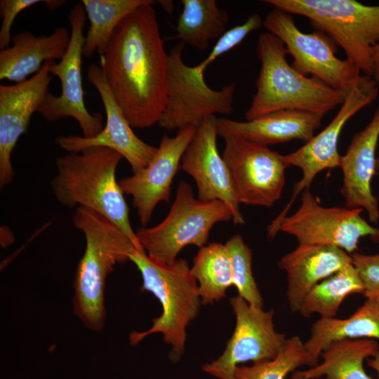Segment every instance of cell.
I'll use <instances>...</instances> for the list:
<instances>
[{
  "label": "cell",
  "mask_w": 379,
  "mask_h": 379,
  "mask_svg": "<svg viewBox=\"0 0 379 379\" xmlns=\"http://www.w3.org/2000/svg\"><path fill=\"white\" fill-rule=\"evenodd\" d=\"M232 271V286L239 296L251 305L263 308V298L252 272V252L241 234L231 237L225 244Z\"/></svg>",
  "instance_id": "cell-30"
},
{
  "label": "cell",
  "mask_w": 379,
  "mask_h": 379,
  "mask_svg": "<svg viewBox=\"0 0 379 379\" xmlns=\"http://www.w3.org/2000/svg\"><path fill=\"white\" fill-rule=\"evenodd\" d=\"M45 2L40 0H1L0 15L2 23L0 29V48L4 50L10 46L12 36L11 30L13 23L18 15L23 10L39 3Z\"/></svg>",
  "instance_id": "cell-33"
},
{
  "label": "cell",
  "mask_w": 379,
  "mask_h": 379,
  "mask_svg": "<svg viewBox=\"0 0 379 379\" xmlns=\"http://www.w3.org/2000/svg\"><path fill=\"white\" fill-rule=\"evenodd\" d=\"M70 33L63 27L50 35L36 36L22 31L12 36L13 45L0 52V79L17 83L38 72L45 62L61 60L70 41Z\"/></svg>",
  "instance_id": "cell-22"
},
{
  "label": "cell",
  "mask_w": 379,
  "mask_h": 379,
  "mask_svg": "<svg viewBox=\"0 0 379 379\" xmlns=\"http://www.w3.org/2000/svg\"><path fill=\"white\" fill-rule=\"evenodd\" d=\"M65 3L64 1L58 0H46L45 4L48 9H56Z\"/></svg>",
  "instance_id": "cell-37"
},
{
  "label": "cell",
  "mask_w": 379,
  "mask_h": 379,
  "mask_svg": "<svg viewBox=\"0 0 379 379\" xmlns=\"http://www.w3.org/2000/svg\"><path fill=\"white\" fill-rule=\"evenodd\" d=\"M362 208L324 207L310 190L302 192L300 205L281 222L279 231L295 237L299 244L331 246L348 253L358 249L359 239L379 242V228L361 216Z\"/></svg>",
  "instance_id": "cell-11"
},
{
  "label": "cell",
  "mask_w": 379,
  "mask_h": 379,
  "mask_svg": "<svg viewBox=\"0 0 379 379\" xmlns=\"http://www.w3.org/2000/svg\"><path fill=\"white\" fill-rule=\"evenodd\" d=\"M379 352L373 339H343L330 343L321 353L323 361L307 371H295L291 379H373L364 361Z\"/></svg>",
  "instance_id": "cell-24"
},
{
  "label": "cell",
  "mask_w": 379,
  "mask_h": 379,
  "mask_svg": "<svg viewBox=\"0 0 379 379\" xmlns=\"http://www.w3.org/2000/svg\"><path fill=\"white\" fill-rule=\"evenodd\" d=\"M159 4L163 6L167 12H171L173 10V2L171 1H159Z\"/></svg>",
  "instance_id": "cell-38"
},
{
  "label": "cell",
  "mask_w": 379,
  "mask_h": 379,
  "mask_svg": "<svg viewBox=\"0 0 379 379\" xmlns=\"http://www.w3.org/2000/svg\"><path fill=\"white\" fill-rule=\"evenodd\" d=\"M230 302L236 317L233 334L222 354L202 366L203 371L218 379H237L234 371L241 363L275 358L287 339L275 329L274 310L265 311L239 295L231 298Z\"/></svg>",
  "instance_id": "cell-14"
},
{
  "label": "cell",
  "mask_w": 379,
  "mask_h": 379,
  "mask_svg": "<svg viewBox=\"0 0 379 379\" xmlns=\"http://www.w3.org/2000/svg\"><path fill=\"white\" fill-rule=\"evenodd\" d=\"M256 53L260 69L255 81V93L245 113L246 121L284 109L324 117L343 102L346 93L295 69L287 60L284 43L275 35L268 32L260 34Z\"/></svg>",
  "instance_id": "cell-4"
},
{
  "label": "cell",
  "mask_w": 379,
  "mask_h": 379,
  "mask_svg": "<svg viewBox=\"0 0 379 379\" xmlns=\"http://www.w3.org/2000/svg\"><path fill=\"white\" fill-rule=\"evenodd\" d=\"M273 8L308 18L339 45L346 59L371 77L372 47L379 42V5L355 0H264Z\"/></svg>",
  "instance_id": "cell-6"
},
{
  "label": "cell",
  "mask_w": 379,
  "mask_h": 379,
  "mask_svg": "<svg viewBox=\"0 0 379 379\" xmlns=\"http://www.w3.org/2000/svg\"><path fill=\"white\" fill-rule=\"evenodd\" d=\"M184 46L185 44L178 43L168 53L166 100L158 122L168 130L197 127L208 116L229 114L234 110L236 83L220 90L210 88L204 75L182 60Z\"/></svg>",
  "instance_id": "cell-9"
},
{
  "label": "cell",
  "mask_w": 379,
  "mask_h": 379,
  "mask_svg": "<svg viewBox=\"0 0 379 379\" xmlns=\"http://www.w3.org/2000/svg\"><path fill=\"white\" fill-rule=\"evenodd\" d=\"M323 117L321 114L305 111L284 109L251 121L217 118L216 130L218 135L221 137L235 135L267 146L293 140L306 143L321 126Z\"/></svg>",
  "instance_id": "cell-21"
},
{
  "label": "cell",
  "mask_w": 379,
  "mask_h": 379,
  "mask_svg": "<svg viewBox=\"0 0 379 379\" xmlns=\"http://www.w3.org/2000/svg\"><path fill=\"white\" fill-rule=\"evenodd\" d=\"M263 26V20L258 13L251 14L246 21L227 30L217 41L208 56L199 65L195 70L204 75L205 70L218 57L239 45L251 32Z\"/></svg>",
  "instance_id": "cell-31"
},
{
  "label": "cell",
  "mask_w": 379,
  "mask_h": 379,
  "mask_svg": "<svg viewBox=\"0 0 379 379\" xmlns=\"http://www.w3.org/2000/svg\"><path fill=\"white\" fill-rule=\"evenodd\" d=\"M231 219L232 213L223 202L196 199L192 187L181 181L166 217L154 227L139 229L135 234L151 260L170 266L184 247L206 246L214 225Z\"/></svg>",
  "instance_id": "cell-7"
},
{
  "label": "cell",
  "mask_w": 379,
  "mask_h": 379,
  "mask_svg": "<svg viewBox=\"0 0 379 379\" xmlns=\"http://www.w3.org/2000/svg\"><path fill=\"white\" fill-rule=\"evenodd\" d=\"M343 339L379 340V298H366L363 305L346 319L321 318L312 326L304 343L310 366L318 364L321 353L331 343Z\"/></svg>",
  "instance_id": "cell-23"
},
{
  "label": "cell",
  "mask_w": 379,
  "mask_h": 379,
  "mask_svg": "<svg viewBox=\"0 0 379 379\" xmlns=\"http://www.w3.org/2000/svg\"><path fill=\"white\" fill-rule=\"evenodd\" d=\"M215 115L205 117L197 127L182 155L180 168L195 181L199 199L220 201L230 210L234 225L245 223L230 170L218 152Z\"/></svg>",
  "instance_id": "cell-16"
},
{
  "label": "cell",
  "mask_w": 379,
  "mask_h": 379,
  "mask_svg": "<svg viewBox=\"0 0 379 379\" xmlns=\"http://www.w3.org/2000/svg\"><path fill=\"white\" fill-rule=\"evenodd\" d=\"M368 366L374 369L377 373L379 379V352L373 357L367 359Z\"/></svg>",
  "instance_id": "cell-36"
},
{
  "label": "cell",
  "mask_w": 379,
  "mask_h": 379,
  "mask_svg": "<svg viewBox=\"0 0 379 379\" xmlns=\"http://www.w3.org/2000/svg\"><path fill=\"white\" fill-rule=\"evenodd\" d=\"M122 159L117 151L104 147H91L60 157L51 190L63 206H81L106 217L139 251H145L131 225L129 208L117 180V169Z\"/></svg>",
  "instance_id": "cell-2"
},
{
  "label": "cell",
  "mask_w": 379,
  "mask_h": 379,
  "mask_svg": "<svg viewBox=\"0 0 379 379\" xmlns=\"http://www.w3.org/2000/svg\"><path fill=\"white\" fill-rule=\"evenodd\" d=\"M352 263L350 254L331 246L299 244L284 255L278 265L287 274V300L291 312L299 311L305 295L318 283Z\"/></svg>",
  "instance_id": "cell-20"
},
{
  "label": "cell",
  "mask_w": 379,
  "mask_h": 379,
  "mask_svg": "<svg viewBox=\"0 0 379 379\" xmlns=\"http://www.w3.org/2000/svg\"><path fill=\"white\" fill-rule=\"evenodd\" d=\"M362 280L350 263L314 286L302 301L298 312L305 318L318 314L321 318H333L344 299L350 294L364 293Z\"/></svg>",
  "instance_id": "cell-26"
},
{
  "label": "cell",
  "mask_w": 379,
  "mask_h": 379,
  "mask_svg": "<svg viewBox=\"0 0 379 379\" xmlns=\"http://www.w3.org/2000/svg\"><path fill=\"white\" fill-rule=\"evenodd\" d=\"M379 87L371 77L362 75L358 83L346 93L345 100L331 121L318 134L295 151L284 155L287 166H295L302 171L301 179L295 183L290 201L274 219L279 225L304 190H310L316 175L324 169L340 167L341 155L338 144L340 133L346 123L363 108L376 100Z\"/></svg>",
  "instance_id": "cell-10"
},
{
  "label": "cell",
  "mask_w": 379,
  "mask_h": 379,
  "mask_svg": "<svg viewBox=\"0 0 379 379\" xmlns=\"http://www.w3.org/2000/svg\"><path fill=\"white\" fill-rule=\"evenodd\" d=\"M303 366H310V357L300 338L294 335L286 339L275 358L251 366H237L234 375L237 379H284L289 373Z\"/></svg>",
  "instance_id": "cell-29"
},
{
  "label": "cell",
  "mask_w": 379,
  "mask_h": 379,
  "mask_svg": "<svg viewBox=\"0 0 379 379\" xmlns=\"http://www.w3.org/2000/svg\"><path fill=\"white\" fill-rule=\"evenodd\" d=\"M151 0H82L90 27L85 36L83 55L105 52L117 25L128 14Z\"/></svg>",
  "instance_id": "cell-28"
},
{
  "label": "cell",
  "mask_w": 379,
  "mask_h": 379,
  "mask_svg": "<svg viewBox=\"0 0 379 379\" xmlns=\"http://www.w3.org/2000/svg\"><path fill=\"white\" fill-rule=\"evenodd\" d=\"M350 255L352 264L362 280L364 295L379 298V253L366 255L355 252Z\"/></svg>",
  "instance_id": "cell-32"
},
{
  "label": "cell",
  "mask_w": 379,
  "mask_h": 379,
  "mask_svg": "<svg viewBox=\"0 0 379 379\" xmlns=\"http://www.w3.org/2000/svg\"><path fill=\"white\" fill-rule=\"evenodd\" d=\"M54 60L45 62L31 78L14 85L0 86V187L10 184L15 173L11 153L19 138L27 131L32 115L37 112L48 93L51 80L50 67Z\"/></svg>",
  "instance_id": "cell-18"
},
{
  "label": "cell",
  "mask_w": 379,
  "mask_h": 379,
  "mask_svg": "<svg viewBox=\"0 0 379 379\" xmlns=\"http://www.w3.org/2000/svg\"><path fill=\"white\" fill-rule=\"evenodd\" d=\"M376 170L379 171V154L377 157Z\"/></svg>",
  "instance_id": "cell-39"
},
{
  "label": "cell",
  "mask_w": 379,
  "mask_h": 379,
  "mask_svg": "<svg viewBox=\"0 0 379 379\" xmlns=\"http://www.w3.org/2000/svg\"><path fill=\"white\" fill-rule=\"evenodd\" d=\"M371 59L372 63L371 77L379 86V42L372 47Z\"/></svg>",
  "instance_id": "cell-34"
},
{
  "label": "cell",
  "mask_w": 379,
  "mask_h": 379,
  "mask_svg": "<svg viewBox=\"0 0 379 379\" xmlns=\"http://www.w3.org/2000/svg\"><path fill=\"white\" fill-rule=\"evenodd\" d=\"M14 240L12 232L8 227H1V245L3 247H7L11 245Z\"/></svg>",
  "instance_id": "cell-35"
},
{
  "label": "cell",
  "mask_w": 379,
  "mask_h": 379,
  "mask_svg": "<svg viewBox=\"0 0 379 379\" xmlns=\"http://www.w3.org/2000/svg\"><path fill=\"white\" fill-rule=\"evenodd\" d=\"M196 129L194 126H187L178 129L174 137L164 134L149 164L119 180L124 193L132 197L143 227L149 222L157 205L169 201L173 180Z\"/></svg>",
  "instance_id": "cell-17"
},
{
  "label": "cell",
  "mask_w": 379,
  "mask_h": 379,
  "mask_svg": "<svg viewBox=\"0 0 379 379\" xmlns=\"http://www.w3.org/2000/svg\"><path fill=\"white\" fill-rule=\"evenodd\" d=\"M130 260L141 274V290L153 293L162 307L161 314L152 320L149 329L131 333L130 343L135 345L151 334L162 333L164 342L171 346V360L177 361L185 352L187 326L197 317L202 304L197 281L182 258L165 266L151 260L145 251L135 250Z\"/></svg>",
  "instance_id": "cell-5"
},
{
  "label": "cell",
  "mask_w": 379,
  "mask_h": 379,
  "mask_svg": "<svg viewBox=\"0 0 379 379\" xmlns=\"http://www.w3.org/2000/svg\"><path fill=\"white\" fill-rule=\"evenodd\" d=\"M263 27L284 43L293 59L291 66L302 74L314 77L345 93L361 78L355 65L336 56L334 41L327 34L319 31L303 32L293 15L273 8L265 15Z\"/></svg>",
  "instance_id": "cell-8"
},
{
  "label": "cell",
  "mask_w": 379,
  "mask_h": 379,
  "mask_svg": "<svg viewBox=\"0 0 379 379\" xmlns=\"http://www.w3.org/2000/svg\"><path fill=\"white\" fill-rule=\"evenodd\" d=\"M182 12L178 19L176 34L171 39L201 51L206 50L210 41L219 39L229 22L227 12L215 0H182Z\"/></svg>",
  "instance_id": "cell-25"
},
{
  "label": "cell",
  "mask_w": 379,
  "mask_h": 379,
  "mask_svg": "<svg viewBox=\"0 0 379 379\" xmlns=\"http://www.w3.org/2000/svg\"><path fill=\"white\" fill-rule=\"evenodd\" d=\"M191 272L203 305H211L225 297L232 286L231 260L225 244L214 242L200 248Z\"/></svg>",
  "instance_id": "cell-27"
},
{
  "label": "cell",
  "mask_w": 379,
  "mask_h": 379,
  "mask_svg": "<svg viewBox=\"0 0 379 379\" xmlns=\"http://www.w3.org/2000/svg\"><path fill=\"white\" fill-rule=\"evenodd\" d=\"M222 158L234 182L239 202L271 207L285 185L288 168L284 155L241 136L227 135Z\"/></svg>",
  "instance_id": "cell-12"
},
{
  "label": "cell",
  "mask_w": 379,
  "mask_h": 379,
  "mask_svg": "<svg viewBox=\"0 0 379 379\" xmlns=\"http://www.w3.org/2000/svg\"><path fill=\"white\" fill-rule=\"evenodd\" d=\"M378 140L379 105L369 123L353 135L340 164L343 176L340 192L345 207L365 210L373 223L379 221L378 201L371 187L377 171Z\"/></svg>",
  "instance_id": "cell-19"
},
{
  "label": "cell",
  "mask_w": 379,
  "mask_h": 379,
  "mask_svg": "<svg viewBox=\"0 0 379 379\" xmlns=\"http://www.w3.org/2000/svg\"><path fill=\"white\" fill-rule=\"evenodd\" d=\"M154 1L142 5L116 27L100 66L132 128L158 123L166 100L168 53Z\"/></svg>",
  "instance_id": "cell-1"
},
{
  "label": "cell",
  "mask_w": 379,
  "mask_h": 379,
  "mask_svg": "<svg viewBox=\"0 0 379 379\" xmlns=\"http://www.w3.org/2000/svg\"><path fill=\"white\" fill-rule=\"evenodd\" d=\"M87 77L100 95L106 113V124L94 137L63 135L56 138L55 143L69 153H79L91 147L110 148L126 159L133 173L142 170L152 161L157 147L142 141L134 133L112 95L101 67L91 64L87 69Z\"/></svg>",
  "instance_id": "cell-15"
},
{
  "label": "cell",
  "mask_w": 379,
  "mask_h": 379,
  "mask_svg": "<svg viewBox=\"0 0 379 379\" xmlns=\"http://www.w3.org/2000/svg\"><path fill=\"white\" fill-rule=\"evenodd\" d=\"M72 223L84 233L86 241L74 279L73 310L86 328L100 331L106 317L107 278L117 264L130 260L138 249L114 222L88 208L77 207Z\"/></svg>",
  "instance_id": "cell-3"
},
{
  "label": "cell",
  "mask_w": 379,
  "mask_h": 379,
  "mask_svg": "<svg viewBox=\"0 0 379 379\" xmlns=\"http://www.w3.org/2000/svg\"><path fill=\"white\" fill-rule=\"evenodd\" d=\"M68 20L71 36L67 50L60 62L54 60L50 67V73L60 80L61 94L55 96L48 91L37 112L48 121L73 117L79 123L83 136L92 138L104 126L102 114L89 113L84 100L81 64L86 13L81 1L71 9Z\"/></svg>",
  "instance_id": "cell-13"
}]
</instances>
